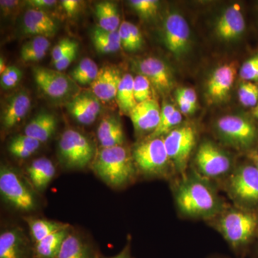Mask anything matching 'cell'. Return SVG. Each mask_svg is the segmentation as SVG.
<instances>
[{
	"label": "cell",
	"mask_w": 258,
	"mask_h": 258,
	"mask_svg": "<svg viewBox=\"0 0 258 258\" xmlns=\"http://www.w3.org/2000/svg\"><path fill=\"white\" fill-rule=\"evenodd\" d=\"M175 200L181 215L191 218L212 220L226 208L208 180L198 174L182 177L176 188Z\"/></svg>",
	"instance_id": "cell-1"
},
{
	"label": "cell",
	"mask_w": 258,
	"mask_h": 258,
	"mask_svg": "<svg viewBox=\"0 0 258 258\" xmlns=\"http://www.w3.org/2000/svg\"><path fill=\"white\" fill-rule=\"evenodd\" d=\"M213 226L237 253L244 254L258 239V211L237 206L226 208L212 219Z\"/></svg>",
	"instance_id": "cell-2"
},
{
	"label": "cell",
	"mask_w": 258,
	"mask_h": 258,
	"mask_svg": "<svg viewBox=\"0 0 258 258\" xmlns=\"http://www.w3.org/2000/svg\"><path fill=\"white\" fill-rule=\"evenodd\" d=\"M132 155L122 146L102 148L93 161V169L111 186H120L132 180L135 172Z\"/></svg>",
	"instance_id": "cell-3"
},
{
	"label": "cell",
	"mask_w": 258,
	"mask_h": 258,
	"mask_svg": "<svg viewBox=\"0 0 258 258\" xmlns=\"http://www.w3.org/2000/svg\"><path fill=\"white\" fill-rule=\"evenodd\" d=\"M226 189L237 206L258 211V169L248 158L226 178Z\"/></svg>",
	"instance_id": "cell-4"
},
{
	"label": "cell",
	"mask_w": 258,
	"mask_h": 258,
	"mask_svg": "<svg viewBox=\"0 0 258 258\" xmlns=\"http://www.w3.org/2000/svg\"><path fill=\"white\" fill-rule=\"evenodd\" d=\"M216 128L226 144L245 154L258 147V123L252 115H225L217 120Z\"/></svg>",
	"instance_id": "cell-5"
},
{
	"label": "cell",
	"mask_w": 258,
	"mask_h": 258,
	"mask_svg": "<svg viewBox=\"0 0 258 258\" xmlns=\"http://www.w3.org/2000/svg\"><path fill=\"white\" fill-rule=\"evenodd\" d=\"M195 163L198 175L208 181L227 178L234 169L228 154L210 141L200 144Z\"/></svg>",
	"instance_id": "cell-6"
},
{
	"label": "cell",
	"mask_w": 258,
	"mask_h": 258,
	"mask_svg": "<svg viewBox=\"0 0 258 258\" xmlns=\"http://www.w3.org/2000/svg\"><path fill=\"white\" fill-rule=\"evenodd\" d=\"M132 157L139 170L149 175L165 174L171 161L161 137L147 139L138 144L134 149Z\"/></svg>",
	"instance_id": "cell-7"
},
{
	"label": "cell",
	"mask_w": 258,
	"mask_h": 258,
	"mask_svg": "<svg viewBox=\"0 0 258 258\" xmlns=\"http://www.w3.org/2000/svg\"><path fill=\"white\" fill-rule=\"evenodd\" d=\"M196 132L189 125L176 127L164 139L166 152L176 170L185 175L188 161L196 144Z\"/></svg>",
	"instance_id": "cell-8"
},
{
	"label": "cell",
	"mask_w": 258,
	"mask_h": 258,
	"mask_svg": "<svg viewBox=\"0 0 258 258\" xmlns=\"http://www.w3.org/2000/svg\"><path fill=\"white\" fill-rule=\"evenodd\" d=\"M58 149L61 159L70 167H85L94 157L92 144L84 135L74 129H68L62 133Z\"/></svg>",
	"instance_id": "cell-9"
},
{
	"label": "cell",
	"mask_w": 258,
	"mask_h": 258,
	"mask_svg": "<svg viewBox=\"0 0 258 258\" xmlns=\"http://www.w3.org/2000/svg\"><path fill=\"white\" fill-rule=\"evenodd\" d=\"M0 191L12 205L23 211H30L35 207V199L15 171L8 168L0 171Z\"/></svg>",
	"instance_id": "cell-10"
},
{
	"label": "cell",
	"mask_w": 258,
	"mask_h": 258,
	"mask_svg": "<svg viewBox=\"0 0 258 258\" xmlns=\"http://www.w3.org/2000/svg\"><path fill=\"white\" fill-rule=\"evenodd\" d=\"M164 44L176 56H181L189 46L190 30L186 20L179 13L168 15L164 23Z\"/></svg>",
	"instance_id": "cell-11"
},
{
	"label": "cell",
	"mask_w": 258,
	"mask_h": 258,
	"mask_svg": "<svg viewBox=\"0 0 258 258\" xmlns=\"http://www.w3.org/2000/svg\"><path fill=\"white\" fill-rule=\"evenodd\" d=\"M32 74L37 86L51 98L60 99L71 92V81L60 71L36 67L32 69Z\"/></svg>",
	"instance_id": "cell-12"
},
{
	"label": "cell",
	"mask_w": 258,
	"mask_h": 258,
	"mask_svg": "<svg viewBox=\"0 0 258 258\" xmlns=\"http://www.w3.org/2000/svg\"><path fill=\"white\" fill-rule=\"evenodd\" d=\"M141 74L147 78L149 82L159 92H168L173 86L172 75L165 62L156 57H147L139 62Z\"/></svg>",
	"instance_id": "cell-13"
},
{
	"label": "cell",
	"mask_w": 258,
	"mask_h": 258,
	"mask_svg": "<svg viewBox=\"0 0 258 258\" xmlns=\"http://www.w3.org/2000/svg\"><path fill=\"white\" fill-rule=\"evenodd\" d=\"M129 115L137 132L152 133L160 121L161 108L156 100L151 99L137 103Z\"/></svg>",
	"instance_id": "cell-14"
},
{
	"label": "cell",
	"mask_w": 258,
	"mask_h": 258,
	"mask_svg": "<svg viewBox=\"0 0 258 258\" xmlns=\"http://www.w3.org/2000/svg\"><path fill=\"white\" fill-rule=\"evenodd\" d=\"M67 109L81 124L90 125L101 113V105L93 93H83L68 103Z\"/></svg>",
	"instance_id": "cell-15"
},
{
	"label": "cell",
	"mask_w": 258,
	"mask_h": 258,
	"mask_svg": "<svg viewBox=\"0 0 258 258\" xmlns=\"http://www.w3.org/2000/svg\"><path fill=\"white\" fill-rule=\"evenodd\" d=\"M246 30V22L239 5H232L224 12L216 25L217 35L225 40L240 38Z\"/></svg>",
	"instance_id": "cell-16"
},
{
	"label": "cell",
	"mask_w": 258,
	"mask_h": 258,
	"mask_svg": "<svg viewBox=\"0 0 258 258\" xmlns=\"http://www.w3.org/2000/svg\"><path fill=\"white\" fill-rule=\"evenodd\" d=\"M23 31L27 35L52 37L57 31L55 20L44 10H27L23 19Z\"/></svg>",
	"instance_id": "cell-17"
},
{
	"label": "cell",
	"mask_w": 258,
	"mask_h": 258,
	"mask_svg": "<svg viewBox=\"0 0 258 258\" xmlns=\"http://www.w3.org/2000/svg\"><path fill=\"white\" fill-rule=\"evenodd\" d=\"M237 75V68L234 64H226L214 71L209 80L208 93L215 101H222L230 93Z\"/></svg>",
	"instance_id": "cell-18"
},
{
	"label": "cell",
	"mask_w": 258,
	"mask_h": 258,
	"mask_svg": "<svg viewBox=\"0 0 258 258\" xmlns=\"http://www.w3.org/2000/svg\"><path fill=\"white\" fill-rule=\"evenodd\" d=\"M119 72L109 66L99 70L98 76L91 85L92 93L102 101H110L116 98L121 80Z\"/></svg>",
	"instance_id": "cell-19"
},
{
	"label": "cell",
	"mask_w": 258,
	"mask_h": 258,
	"mask_svg": "<svg viewBox=\"0 0 258 258\" xmlns=\"http://www.w3.org/2000/svg\"><path fill=\"white\" fill-rule=\"evenodd\" d=\"M31 107V100L28 93L19 91L10 97L3 110L2 120L6 128L18 125L26 116Z\"/></svg>",
	"instance_id": "cell-20"
},
{
	"label": "cell",
	"mask_w": 258,
	"mask_h": 258,
	"mask_svg": "<svg viewBox=\"0 0 258 258\" xmlns=\"http://www.w3.org/2000/svg\"><path fill=\"white\" fill-rule=\"evenodd\" d=\"M57 128V119L55 115L46 111H42L34 117L25 128V135L45 142L55 133Z\"/></svg>",
	"instance_id": "cell-21"
},
{
	"label": "cell",
	"mask_w": 258,
	"mask_h": 258,
	"mask_svg": "<svg viewBox=\"0 0 258 258\" xmlns=\"http://www.w3.org/2000/svg\"><path fill=\"white\" fill-rule=\"evenodd\" d=\"M26 244L15 230H8L0 235V258H26Z\"/></svg>",
	"instance_id": "cell-22"
},
{
	"label": "cell",
	"mask_w": 258,
	"mask_h": 258,
	"mask_svg": "<svg viewBox=\"0 0 258 258\" xmlns=\"http://www.w3.org/2000/svg\"><path fill=\"white\" fill-rule=\"evenodd\" d=\"M29 176L37 189H44L50 182L55 174L52 161L45 157L36 159L28 169Z\"/></svg>",
	"instance_id": "cell-23"
},
{
	"label": "cell",
	"mask_w": 258,
	"mask_h": 258,
	"mask_svg": "<svg viewBox=\"0 0 258 258\" xmlns=\"http://www.w3.org/2000/svg\"><path fill=\"white\" fill-rule=\"evenodd\" d=\"M99 28L109 32L118 31L120 28V15L114 3L103 1L95 8Z\"/></svg>",
	"instance_id": "cell-24"
},
{
	"label": "cell",
	"mask_w": 258,
	"mask_h": 258,
	"mask_svg": "<svg viewBox=\"0 0 258 258\" xmlns=\"http://www.w3.org/2000/svg\"><path fill=\"white\" fill-rule=\"evenodd\" d=\"M68 229L51 234L34 247V257L35 258H56L64 239L69 235Z\"/></svg>",
	"instance_id": "cell-25"
},
{
	"label": "cell",
	"mask_w": 258,
	"mask_h": 258,
	"mask_svg": "<svg viewBox=\"0 0 258 258\" xmlns=\"http://www.w3.org/2000/svg\"><path fill=\"white\" fill-rule=\"evenodd\" d=\"M182 120V115L174 105L164 103L161 108L160 121L157 128L151 133L148 139L159 138L174 130Z\"/></svg>",
	"instance_id": "cell-26"
},
{
	"label": "cell",
	"mask_w": 258,
	"mask_h": 258,
	"mask_svg": "<svg viewBox=\"0 0 258 258\" xmlns=\"http://www.w3.org/2000/svg\"><path fill=\"white\" fill-rule=\"evenodd\" d=\"M91 40L95 49L102 54L113 53L121 47L118 31H106L99 27L91 32Z\"/></svg>",
	"instance_id": "cell-27"
},
{
	"label": "cell",
	"mask_w": 258,
	"mask_h": 258,
	"mask_svg": "<svg viewBox=\"0 0 258 258\" xmlns=\"http://www.w3.org/2000/svg\"><path fill=\"white\" fill-rule=\"evenodd\" d=\"M56 258H95L92 249L79 237L69 235Z\"/></svg>",
	"instance_id": "cell-28"
},
{
	"label": "cell",
	"mask_w": 258,
	"mask_h": 258,
	"mask_svg": "<svg viewBox=\"0 0 258 258\" xmlns=\"http://www.w3.org/2000/svg\"><path fill=\"white\" fill-rule=\"evenodd\" d=\"M50 46V42L46 37L36 36L24 44L20 55L25 62H37L45 57Z\"/></svg>",
	"instance_id": "cell-29"
},
{
	"label": "cell",
	"mask_w": 258,
	"mask_h": 258,
	"mask_svg": "<svg viewBox=\"0 0 258 258\" xmlns=\"http://www.w3.org/2000/svg\"><path fill=\"white\" fill-rule=\"evenodd\" d=\"M134 78L131 74H125L122 76L118 92L116 95L117 103L120 111L123 113H128L137 106V103L134 97Z\"/></svg>",
	"instance_id": "cell-30"
},
{
	"label": "cell",
	"mask_w": 258,
	"mask_h": 258,
	"mask_svg": "<svg viewBox=\"0 0 258 258\" xmlns=\"http://www.w3.org/2000/svg\"><path fill=\"white\" fill-rule=\"evenodd\" d=\"M41 142L25 135H19L10 141L8 150L15 157L25 159L33 154L40 147Z\"/></svg>",
	"instance_id": "cell-31"
},
{
	"label": "cell",
	"mask_w": 258,
	"mask_h": 258,
	"mask_svg": "<svg viewBox=\"0 0 258 258\" xmlns=\"http://www.w3.org/2000/svg\"><path fill=\"white\" fill-rule=\"evenodd\" d=\"M99 70L94 60L85 57L71 73V78L81 86L91 85L98 76Z\"/></svg>",
	"instance_id": "cell-32"
},
{
	"label": "cell",
	"mask_w": 258,
	"mask_h": 258,
	"mask_svg": "<svg viewBox=\"0 0 258 258\" xmlns=\"http://www.w3.org/2000/svg\"><path fill=\"white\" fill-rule=\"evenodd\" d=\"M30 232L35 243L58 231L69 228L68 225L60 222L49 221L43 219L29 220Z\"/></svg>",
	"instance_id": "cell-33"
},
{
	"label": "cell",
	"mask_w": 258,
	"mask_h": 258,
	"mask_svg": "<svg viewBox=\"0 0 258 258\" xmlns=\"http://www.w3.org/2000/svg\"><path fill=\"white\" fill-rule=\"evenodd\" d=\"M239 101L246 108H255L258 104V84L249 81L240 83L238 90Z\"/></svg>",
	"instance_id": "cell-34"
},
{
	"label": "cell",
	"mask_w": 258,
	"mask_h": 258,
	"mask_svg": "<svg viewBox=\"0 0 258 258\" xmlns=\"http://www.w3.org/2000/svg\"><path fill=\"white\" fill-rule=\"evenodd\" d=\"M121 131H123V128L119 120L115 117H108L102 120L98 125L97 137L99 142H101Z\"/></svg>",
	"instance_id": "cell-35"
},
{
	"label": "cell",
	"mask_w": 258,
	"mask_h": 258,
	"mask_svg": "<svg viewBox=\"0 0 258 258\" xmlns=\"http://www.w3.org/2000/svg\"><path fill=\"white\" fill-rule=\"evenodd\" d=\"M134 97L137 103L153 99L151 83L147 78L140 74L134 77Z\"/></svg>",
	"instance_id": "cell-36"
},
{
	"label": "cell",
	"mask_w": 258,
	"mask_h": 258,
	"mask_svg": "<svg viewBox=\"0 0 258 258\" xmlns=\"http://www.w3.org/2000/svg\"><path fill=\"white\" fill-rule=\"evenodd\" d=\"M129 5L142 18H150L157 14L159 3L156 0H132Z\"/></svg>",
	"instance_id": "cell-37"
},
{
	"label": "cell",
	"mask_w": 258,
	"mask_h": 258,
	"mask_svg": "<svg viewBox=\"0 0 258 258\" xmlns=\"http://www.w3.org/2000/svg\"><path fill=\"white\" fill-rule=\"evenodd\" d=\"M240 76L243 81L258 82V52L242 64Z\"/></svg>",
	"instance_id": "cell-38"
},
{
	"label": "cell",
	"mask_w": 258,
	"mask_h": 258,
	"mask_svg": "<svg viewBox=\"0 0 258 258\" xmlns=\"http://www.w3.org/2000/svg\"><path fill=\"white\" fill-rule=\"evenodd\" d=\"M23 78L21 70L15 66H8L3 74H1L0 83L5 90L16 87Z\"/></svg>",
	"instance_id": "cell-39"
},
{
	"label": "cell",
	"mask_w": 258,
	"mask_h": 258,
	"mask_svg": "<svg viewBox=\"0 0 258 258\" xmlns=\"http://www.w3.org/2000/svg\"><path fill=\"white\" fill-rule=\"evenodd\" d=\"M77 45H79L77 42L70 40L69 38H64L59 41L58 43L52 48L51 52L53 63L60 60L63 56Z\"/></svg>",
	"instance_id": "cell-40"
},
{
	"label": "cell",
	"mask_w": 258,
	"mask_h": 258,
	"mask_svg": "<svg viewBox=\"0 0 258 258\" xmlns=\"http://www.w3.org/2000/svg\"><path fill=\"white\" fill-rule=\"evenodd\" d=\"M118 31L119 34L120 45H121L122 48L128 52H133L132 36H131L130 23L127 21L122 22Z\"/></svg>",
	"instance_id": "cell-41"
},
{
	"label": "cell",
	"mask_w": 258,
	"mask_h": 258,
	"mask_svg": "<svg viewBox=\"0 0 258 258\" xmlns=\"http://www.w3.org/2000/svg\"><path fill=\"white\" fill-rule=\"evenodd\" d=\"M79 52V45L74 47L70 52H68L66 55L63 56L60 60L57 62H54L55 69L57 71H62L69 67L70 64L72 63L76 58V56Z\"/></svg>",
	"instance_id": "cell-42"
},
{
	"label": "cell",
	"mask_w": 258,
	"mask_h": 258,
	"mask_svg": "<svg viewBox=\"0 0 258 258\" xmlns=\"http://www.w3.org/2000/svg\"><path fill=\"white\" fill-rule=\"evenodd\" d=\"M130 31L133 52L141 50L143 47L144 39L140 30L137 25L130 23Z\"/></svg>",
	"instance_id": "cell-43"
},
{
	"label": "cell",
	"mask_w": 258,
	"mask_h": 258,
	"mask_svg": "<svg viewBox=\"0 0 258 258\" xmlns=\"http://www.w3.org/2000/svg\"><path fill=\"white\" fill-rule=\"evenodd\" d=\"M176 95L182 97L183 98L191 104V106L197 108V101H198V97L196 93L192 88H180L176 91Z\"/></svg>",
	"instance_id": "cell-44"
},
{
	"label": "cell",
	"mask_w": 258,
	"mask_h": 258,
	"mask_svg": "<svg viewBox=\"0 0 258 258\" xmlns=\"http://www.w3.org/2000/svg\"><path fill=\"white\" fill-rule=\"evenodd\" d=\"M26 3L32 7V9L43 10L45 8H52L57 4V2L55 0H30Z\"/></svg>",
	"instance_id": "cell-45"
},
{
	"label": "cell",
	"mask_w": 258,
	"mask_h": 258,
	"mask_svg": "<svg viewBox=\"0 0 258 258\" xmlns=\"http://www.w3.org/2000/svg\"><path fill=\"white\" fill-rule=\"evenodd\" d=\"M61 5L66 13L72 16L76 14L78 10H79L81 2L77 1V0H63L61 2Z\"/></svg>",
	"instance_id": "cell-46"
},
{
	"label": "cell",
	"mask_w": 258,
	"mask_h": 258,
	"mask_svg": "<svg viewBox=\"0 0 258 258\" xmlns=\"http://www.w3.org/2000/svg\"><path fill=\"white\" fill-rule=\"evenodd\" d=\"M176 98L181 113H184L185 115L191 114L196 110L197 108L191 106L188 102L185 101L182 97L179 96V95H176Z\"/></svg>",
	"instance_id": "cell-47"
},
{
	"label": "cell",
	"mask_w": 258,
	"mask_h": 258,
	"mask_svg": "<svg viewBox=\"0 0 258 258\" xmlns=\"http://www.w3.org/2000/svg\"><path fill=\"white\" fill-rule=\"evenodd\" d=\"M20 5L19 1H8V0H2L0 2V5H1L2 11H3L4 14H10L11 11L14 10L17 7Z\"/></svg>",
	"instance_id": "cell-48"
},
{
	"label": "cell",
	"mask_w": 258,
	"mask_h": 258,
	"mask_svg": "<svg viewBox=\"0 0 258 258\" xmlns=\"http://www.w3.org/2000/svg\"><path fill=\"white\" fill-rule=\"evenodd\" d=\"M245 157L248 158L249 160L253 163L258 169V147L246 154Z\"/></svg>",
	"instance_id": "cell-49"
},
{
	"label": "cell",
	"mask_w": 258,
	"mask_h": 258,
	"mask_svg": "<svg viewBox=\"0 0 258 258\" xmlns=\"http://www.w3.org/2000/svg\"><path fill=\"white\" fill-rule=\"evenodd\" d=\"M111 258H132L131 255L130 249L128 247H125L124 249L121 251L120 253L116 254L114 257Z\"/></svg>",
	"instance_id": "cell-50"
},
{
	"label": "cell",
	"mask_w": 258,
	"mask_h": 258,
	"mask_svg": "<svg viewBox=\"0 0 258 258\" xmlns=\"http://www.w3.org/2000/svg\"><path fill=\"white\" fill-rule=\"evenodd\" d=\"M7 68H8V66L5 64L4 59L3 58V57H1V59H0V74H3Z\"/></svg>",
	"instance_id": "cell-51"
},
{
	"label": "cell",
	"mask_w": 258,
	"mask_h": 258,
	"mask_svg": "<svg viewBox=\"0 0 258 258\" xmlns=\"http://www.w3.org/2000/svg\"><path fill=\"white\" fill-rule=\"evenodd\" d=\"M251 115L253 117L254 119L256 121L258 122V104L255 108H254L252 110Z\"/></svg>",
	"instance_id": "cell-52"
},
{
	"label": "cell",
	"mask_w": 258,
	"mask_h": 258,
	"mask_svg": "<svg viewBox=\"0 0 258 258\" xmlns=\"http://www.w3.org/2000/svg\"><path fill=\"white\" fill-rule=\"evenodd\" d=\"M254 257L258 258V239L256 241L255 244H254Z\"/></svg>",
	"instance_id": "cell-53"
},
{
	"label": "cell",
	"mask_w": 258,
	"mask_h": 258,
	"mask_svg": "<svg viewBox=\"0 0 258 258\" xmlns=\"http://www.w3.org/2000/svg\"><path fill=\"white\" fill-rule=\"evenodd\" d=\"M213 258H225V257H213Z\"/></svg>",
	"instance_id": "cell-54"
}]
</instances>
